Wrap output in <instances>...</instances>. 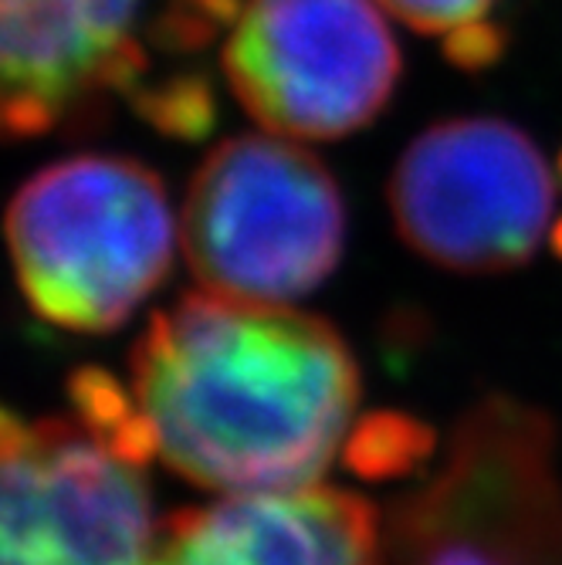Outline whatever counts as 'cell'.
I'll return each mask as SVG.
<instances>
[{"label": "cell", "instance_id": "1", "mask_svg": "<svg viewBox=\"0 0 562 565\" xmlns=\"http://www.w3.org/2000/svg\"><path fill=\"white\" fill-rule=\"evenodd\" d=\"M132 393L190 484L291 491L316 484L346 444L360 370L326 319L203 288L152 312Z\"/></svg>", "mask_w": 562, "mask_h": 565}, {"label": "cell", "instance_id": "13", "mask_svg": "<svg viewBox=\"0 0 562 565\" xmlns=\"http://www.w3.org/2000/svg\"><path fill=\"white\" fill-rule=\"evenodd\" d=\"M377 4L421 34H447L454 28L481 21L491 0H377Z\"/></svg>", "mask_w": 562, "mask_h": 565}, {"label": "cell", "instance_id": "15", "mask_svg": "<svg viewBox=\"0 0 562 565\" xmlns=\"http://www.w3.org/2000/svg\"><path fill=\"white\" fill-rule=\"evenodd\" d=\"M552 247H555V254H559V258H562V221L552 227Z\"/></svg>", "mask_w": 562, "mask_h": 565}, {"label": "cell", "instance_id": "9", "mask_svg": "<svg viewBox=\"0 0 562 565\" xmlns=\"http://www.w3.org/2000/svg\"><path fill=\"white\" fill-rule=\"evenodd\" d=\"M139 0H0L4 129L38 136L92 85H106L113 58L132 41Z\"/></svg>", "mask_w": 562, "mask_h": 565}, {"label": "cell", "instance_id": "6", "mask_svg": "<svg viewBox=\"0 0 562 565\" xmlns=\"http://www.w3.org/2000/svg\"><path fill=\"white\" fill-rule=\"evenodd\" d=\"M224 72L262 129L339 139L386 106L400 51L373 0H247Z\"/></svg>", "mask_w": 562, "mask_h": 565}, {"label": "cell", "instance_id": "3", "mask_svg": "<svg viewBox=\"0 0 562 565\" xmlns=\"http://www.w3.org/2000/svg\"><path fill=\"white\" fill-rule=\"evenodd\" d=\"M342 241L332 173L285 136H234L190 180L180 244L208 291L288 305L336 271Z\"/></svg>", "mask_w": 562, "mask_h": 565}, {"label": "cell", "instance_id": "11", "mask_svg": "<svg viewBox=\"0 0 562 565\" xmlns=\"http://www.w3.org/2000/svg\"><path fill=\"white\" fill-rule=\"evenodd\" d=\"M342 454L349 471L367 481L403 478L434 457V430L396 409H380L352 427Z\"/></svg>", "mask_w": 562, "mask_h": 565}, {"label": "cell", "instance_id": "14", "mask_svg": "<svg viewBox=\"0 0 562 565\" xmlns=\"http://www.w3.org/2000/svg\"><path fill=\"white\" fill-rule=\"evenodd\" d=\"M505 51V31L498 24H485V21H471L465 28L447 31L444 41V55L457 65V68H488L501 58Z\"/></svg>", "mask_w": 562, "mask_h": 565}, {"label": "cell", "instance_id": "4", "mask_svg": "<svg viewBox=\"0 0 562 565\" xmlns=\"http://www.w3.org/2000/svg\"><path fill=\"white\" fill-rule=\"evenodd\" d=\"M390 565H562L555 430L491 396L457 424L444 468L383 522Z\"/></svg>", "mask_w": 562, "mask_h": 565}, {"label": "cell", "instance_id": "10", "mask_svg": "<svg viewBox=\"0 0 562 565\" xmlns=\"http://www.w3.org/2000/svg\"><path fill=\"white\" fill-rule=\"evenodd\" d=\"M68 396L78 414V424L119 460L146 468L152 457H160L157 427L146 417L136 393L126 390L116 376L98 366H82L68 380Z\"/></svg>", "mask_w": 562, "mask_h": 565}, {"label": "cell", "instance_id": "12", "mask_svg": "<svg viewBox=\"0 0 562 565\" xmlns=\"http://www.w3.org/2000/svg\"><path fill=\"white\" fill-rule=\"evenodd\" d=\"M129 95L136 113L173 139H203L214 132L218 98L203 75H177L160 85L136 82Z\"/></svg>", "mask_w": 562, "mask_h": 565}, {"label": "cell", "instance_id": "7", "mask_svg": "<svg viewBox=\"0 0 562 565\" xmlns=\"http://www.w3.org/2000/svg\"><path fill=\"white\" fill-rule=\"evenodd\" d=\"M4 565H149V488L136 465L62 417H0Z\"/></svg>", "mask_w": 562, "mask_h": 565}, {"label": "cell", "instance_id": "8", "mask_svg": "<svg viewBox=\"0 0 562 565\" xmlns=\"http://www.w3.org/2000/svg\"><path fill=\"white\" fill-rule=\"evenodd\" d=\"M149 565H390L380 511L342 488L227 494L157 529Z\"/></svg>", "mask_w": 562, "mask_h": 565}, {"label": "cell", "instance_id": "5", "mask_svg": "<svg viewBox=\"0 0 562 565\" xmlns=\"http://www.w3.org/2000/svg\"><path fill=\"white\" fill-rule=\"evenodd\" d=\"M555 180L536 142L501 119H447L421 132L390 177L406 247L457 275L526 265L549 231Z\"/></svg>", "mask_w": 562, "mask_h": 565}, {"label": "cell", "instance_id": "16", "mask_svg": "<svg viewBox=\"0 0 562 565\" xmlns=\"http://www.w3.org/2000/svg\"><path fill=\"white\" fill-rule=\"evenodd\" d=\"M559 167H562V160H559Z\"/></svg>", "mask_w": 562, "mask_h": 565}, {"label": "cell", "instance_id": "2", "mask_svg": "<svg viewBox=\"0 0 562 565\" xmlns=\"http://www.w3.org/2000/svg\"><path fill=\"white\" fill-rule=\"evenodd\" d=\"M163 180L126 157H75L34 173L8 211L18 285L72 332L119 329L157 291L177 247Z\"/></svg>", "mask_w": 562, "mask_h": 565}]
</instances>
